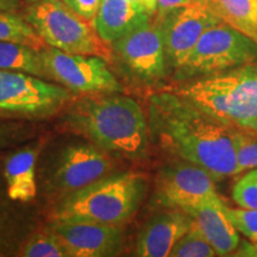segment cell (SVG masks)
Returning <instances> with one entry per match:
<instances>
[{
	"label": "cell",
	"instance_id": "obj_1",
	"mask_svg": "<svg viewBox=\"0 0 257 257\" xmlns=\"http://www.w3.org/2000/svg\"><path fill=\"white\" fill-rule=\"evenodd\" d=\"M150 138L167 153L194 163L216 181L237 175L233 128L172 89L149 98Z\"/></svg>",
	"mask_w": 257,
	"mask_h": 257
},
{
	"label": "cell",
	"instance_id": "obj_2",
	"mask_svg": "<svg viewBox=\"0 0 257 257\" xmlns=\"http://www.w3.org/2000/svg\"><path fill=\"white\" fill-rule=\"evenodd\" d=\"M73 131L105 152L142 161L149 152V123L136 100L118 93H100L74 102L64 117Z\"/></svg>",
	"mask_w": 257,
	"mask_h": 257
},
{
	"label": "cell",
	"instance_id": "obj_3",
	"mask_svg": "<svg viewBox=\"0 0 257 257\" xmlns=\"http://www.w3.org/2000/svg\"><path fill=\"white\" fill-rule=\"evenodd\" d=\"M169 89L231 128L257 135V63L180 81Z\"/></svg>",
	"mask_w": 257,
	"mask_h": 257
},
{
	"label": "cell",
	"instance_id": "obj_4",
	"mask_svg": "<svg viewBox=\"0 0 257 257\" xmlns=\"http://www.w3.org/2000/svg\"><path fill=\"white\" fill-rule=\"evenodd\" d=\"M147 180L136 172L104 176L87 187L70 193L54 214L55 220H83L120 225L142 204Z\"/></svg>",
	"mask_w": 257,
	"mask_h": 257
},
{
	"label": "cell",
	"instance_id": "obj_5",
	"mask_svg": "<svg viewBox=\"0 0 257 257\" xmlns=\"http://www.w3.org/2000/svg\"><path fill=\"white\" fill-rule=\"evenodd\" d=\"M23 17L49 47L70 54L111 59L112 49L99 36L94 24L62 0H41L29 5Z\"/></svg>",
	"mask_w": 257,
	"mask_h": 257
},
{
	"label": "cell",
	"instance_id": "obj_6",
	"mask_svg": "<svg viewBox=\"0 0 257 257\" xmlns=\"http://www.w3.org/2000/svg\"><path fill=\"white\" fill-rule=\"evenodd\" d=\"M252 63H257L256 42L220 22L202 34L185 62L174 72V80L186 81Z\"/></svg>",
	"mask_w": 257,
	"mask_h": 257
},
{
	"label": "cell",
	"instance_id": "obj_7",
	"mask_svg": "<svg viewBox=\"0 0 257 257\" xmlns=\"http://www.w3.org/2000/svg\"><path fill=\"white\" fill-rule=\"evenodd\" d=\"M73 99L74 93L57 83L0 69V114L4 118L44 119L59 113Z\"/></svg>",
	"mask_w": 257,
	"mask_h": 257
},
{
	"label": "cell",
	"instance_id": "obj_8",
	"mask_svg": "<svg viewBox=\"0 0 257 257\" xmlns=\"http://www.w3.org/2000/svg\"><path fill=\"white\" fill-rule=\"evenodd\" d=\"M111 44L112 55L135 81L154 85L168 75L169 68L156 14L147 15Z\"/></svg>",
	"mask_w": 257,
	"mask_h": 257
},
{
	"label": "cell",
	"instance_id": "obj_9",
	"mask_svg": "<svg viewBox=\"0 0 257 257\" xmlns=\"http://www.w3.org/2000/svg\"><path fill=\"white\" fill-rule=\"evenodd\" d=\"M48 79L80 94L119 93L123 87L107 67L104 57L70 54L54 47L40 51Z\"/></svg>",
	"mask_w": 257,
	"mask_h": 257
},
{
	"label": "cell",
	"instance_id": "obj_10",
	"mask_svg": "<svg viewBox=\"0 0 257 257\" xmlns=\"http://www.w3.org/2000/svg\"><path fill=\"white\" fill-rule=\"evenodd\" d=\"M214 182L207 170L178 159L161 168L154 199L163 208H178L188 213L204 201L218 197Z\"/></svg>",
	"mask_w": 257,
	"mask_h": 257
},
{
	"label": "cell",
	"instance_id": "obj_11",
	"mask_svg": "<svg viewBox=\"0 0 257 257\" xmlns=\"http://www.w3.org/2000/svg\"><path fill=\"white\" fill-rule=\"evenodd\" d=\"M156 16L160 21L167 64L173 73L185 62L202 34L223 22L204 0Z\"/></svg>",
	"mask_w": 257,
	"mask_h": 257
},
{
	"label": "cell",
	"instance_id": "obj_12",
	"mask_svg": "<svg viewBox=\"0 0 257 257\" xmlns=\"http://www.w3.org/2000/svg\"><path fill=\"white\" fill-rule=\"evenodd\" d=\"M111 169L108 153L94 143L70 144L56 161L51 187L63 194H70L104 178Z\"/></svg>",
	"mask_w": 257,
	"mask_h": 257
},
{
	"label": "cell",
	"instance_id": "obj_13",
	"mask_svg": "<svg viewBox=\"0 0 257 257\" xmlns=\"http://www.w3.org/2000/svg\"><path fill=\"white\" fill-rule=\"evenodd\" d=\"M53 232L69 257H110L119 255L124 244L120 225L83 220H55Z\"/></svg>",
	"mask_w": 257,
	"mask_h": 257
},
{
	"label": "cell",
	"instance_id": "obj_14",
	"mask_svg": "<svg viewBox=\"0 0 257 257\" xmlns=\"http://www.w3.org/2000/svg\"><path fill=\"white\" fill-rule=\"evenodd\" d=\"M193 218L178 208H166L150 218L140 231L135 255L166 257L176 242L191 229Z\"/></svg>",
	"mask_w": 257,
	"mask_h": 257
},
{
	"label": "cell",
	"instance_id": "obj_15",
	"mask_svg": "<svg viewBox=\"0 0 257 257\" xmlns=\"http://www.w3.org/2000/svg\"><path fill=\"white\" fill-rule=\"evenodd\" d=\"M188 214L218 256L234 255L240 245L238 230L227 216L226 205L219 197L204 201Z\"/></svg>",
	"mask_w": 257,
	"mask_h": 257
},
{
	"label": "cell",
	"instance_id": "obj_16",
	"mask_svg": "<svg viewBox=\"0 0 257 257\" xmlns=\"http://www.w3.org/2000/svg\"><path fill=\"white\" fill-rule=\"evenodd\" d=\"M40 152L41 146L36 144L12 153L6 160L4 174L9 197L12 200L28 202L36 197L35 169Z\"/></svg>",
	"mask_w": 257,
	"mask_h": 257
},
{
	"label": "cell",
	"instance_id": "obj_17",
	"mask_svg": "<svg viewBox=\"0 0 257 257\" xmlns=\"http://www.w3.org/2000/svg\"><path fill=\"white\" fill-rule=\"evenodd\" d=\"M147 15L149 14L128 0H101L94 27L106 43H112L130 31Z\"/></svg>",
	"mask_w": 257,
	"mask_h": 257
},
{
	"label": "cell",
	"instance_id": "obj_18",
	"mask_svg": "<svg viewBox=\"0 0 257 257\" xmlns=\"http://www.w3.org/2000/svg\"><path fill=\"white\" fill-rule=\"evenodd\" d=\"M211 11L257 43V0H204Z\"/></svg>",
	"mask_w": 257,
	"mask_h": 257
},
{
	"label": "cell",
	"instance_id": "obj_19",
	"mask_svg": "<svg viewBox=\"0 0 257 257\" xmlns=\"http://www.w3.org/2000/svg\"><path fill=\"white\" fill-rule=\"evenodd\" d=\"M0 69L48 79L40 51L24 44L0 41Z\"/></svg>",
	"mask_w": 257,
	"mask_h": 257
},
{
	"label": "cell",
	"instance_id": "obj_20",
	"mask_svg": "<svg viewBox=\"0 0 257 257\" xmlns=\"http://www.w3.org/2000/svg\"><path fill=\"white\" fill-rule=\"evenodd\" d=\"M0 41L24 44L41 51L48 47L23 16L0 11Z\"/></svg>",
	"mask_w": 257,
	"mask_h": 257
},
{
	"label": "cell",
	"instance_id": "obj_21",
	"mask_svg": "<svg viewBox=\"0 0 257 257\" xmlns=\"http://www.w3.org/2000/svg\"><path fill=\"white\" fill-rule=\"evenodd\" d=\"M172 257H213L218 256L213 246L202 236L200 230L192 224L191 229L180 238L170 251Z\"/></svg>",
	"mask_w": 257,
	"mask_h": 257
},
{
	"label": "cell",
	"instance_id": "obj_22",
	"mask_svg": "<svg viewBox=\"0 0 257 257\" xmlns=\"http://www.w3.org/2000/svg\"><path fill=\"white\" fill-rule=\"evenodd\" d=\"M19 255L25 257H69L53 230L50 232L34 234L24 244Z\"/></svg>",
	"mask_w": 257,
	"mask_h": 257
},
{
	"label": "cell",
	"instance_id": "obj_23",
	"mask_svg": "<svg viewBox=\"0 0 257 257\" xmlns=\"http://www.w3.org/2000/svg\"><path fill=\"white\" fill-rule=\"evenodd\" d=\"M237 175L245 170L257 168V135L233 128Z\"/></svg>",
	"mask_w": 257,
	"mask_h": 257
},
{
	"label": "cell",
	"instance_id": "obj_24",
	"mask_svg": "<svg viewBox=\"0 0 257 257\" xmlns=\"http://www.w3.org/2000/svg\"><path fill=\"white\" fill-rule=\"evenodd\" d=\"M233 201L243 208H257V168L244 174L232 189Z\"/></svg>",
	"mask_w": 257,
	"mask_h": 257
},
{
	"label": "cell",
	"instance_id": "obj_25",
	"mask_svg": "<svg viewBox=\"0 0 257 257\" xmlns=\"http://www.w3.org/2000/svg\"><path fill=\"white\" fill-rule=\"evenodd\" d=\"M226 213L239 233L244 234L251 243H257V208H230Z\"/></svg>",
	"mask_w": 257,
	"mask_h": 257
},
{
	"label": "cell",
	"instance_id": "obj_26",
	"mask_svg": "<svg viewBox=\"0 0 257 257\" xmlns=\"http://www.w3.org/2000/svg\"><path fill=\"white\" fill-rule=\"evenodd\" d=\"M27 131L28 126L23 123L0 120V148L25 140Z\"/></svg>",
	"mask_w": 257,
	"mask_h": 257
},
{
	"label": "cell",
	"instance_id": "obj_27",
	"mask_svg": "<svg viewBox=\"0 0 257 257\" xmlns=\"http://www.w3.org/2000/svg\"><path fill=\"white\" fill-rule=\"evenodd\" d=\"M73 11L94 24L101 0H62Z\"/></svg>",
	"mask_w": 257,
	"mask_h": 257
},
{
	"label": "cell",
	"instance_id": "obj_28",
	"mask_svg": "<svg viewBox=\"0 0 257 257\" xmlns=\"http://www.w3.org/2000/svg\"><path fill=\"white\" fill-rule=\"evenodd\" d=\"M201 0H156V14H165L172 9L191 5Z\"/></svg>",
	"mask_w": 257,
	"mask_h": 257
},
{
	"label": "cell",
	"instance_id": "obj_29",
	"mask_svg": "<svg viewBox=\"0 0 257 257\" xmlns=\"http://www.w3.org/2000/svg\"><path fill=\"white\" fill-rule=\"evenodd\" d=\"M24 0H0V11L18 14L23 9Z\"/></svg>",
	"mask_w": 257,
	"mask_h": 257
},
{
	"label": "cell",
	"instance_id": "obj_30",
	"mask_svg": "<svg viewBox=\"0 0 257 257\" xmlns=\"http://www.w3.org/2000/svg\"><path fill=\"white\" fill-rule=\"evenodd\" d=\"M234 256H252L257 257V243H240L234 252Z\"/></svg>",
	"mask_w": 257,
	"mask_h": 257
},
{
	"label": "cell",
	"instance_id": "obj_31",
	"mask_svg": "<svg viewBox=\"0 0 257 257\" xmlns=\"http://www.w3.org/2000/svg\"><path fill=\"white\" fill-rule=\"evenodd\" d=\"M128 2L130 3H133L134 5H136L137 8H140V9H142L143 11H146V9H144V5H143V0H128ZM147 12V11H146ZM148 14V12H147ZM150 15V14H149Z\"/></svg>",
	"mask_w": 257,
	"mask_h": 257
},
{
	"label": "cell",
	"instance_id": "obj_32",
	"mask_svg": "<svg viewBox=\"0 0 257 257\" xmlns=\"http://www.w3.org/2000/svg\"><path fill=\"white\" fill-rule=\"evenodd\" d=\"M38 2H41V0H24V3H27L29 5L35 4V3H38Z\"/></svg>",
	"mask_w": 257,
	"mask_h": 257
},
{
	"label": "cell",
	"instance_id": "obj_33",
	"mask_svg": "<svg viewBox=\"0 0 257 257\" xmlns=\"http://www.w3.org/2000/svg\"><path fill=\"white\" fill-rule=\"evenodd\" d=\"M3 118H4V117H3V115H2V114H0V119H3Z\"/></svg>",
	"mask_w": 257,
	"mask_h": 257
}]
</instances>
